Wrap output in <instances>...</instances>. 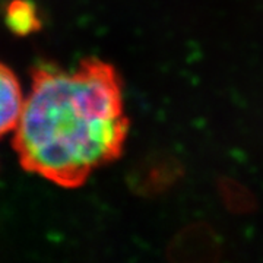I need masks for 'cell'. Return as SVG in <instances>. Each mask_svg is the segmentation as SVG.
<instances>
[{"mask_svg":"<svg viewBox=\"0 0 263 263\" xmlns=\"http://www.w3.org/2000/svg\"><path fill=\"white\" fill-rule=\"evenodd\" d=\"M13 133L25 168L66 187L84 183L117 158L126 141L127 117L114 69L98 60L40 69Z\"/></svg>","mask_w":263,"mask_h":263,"instance_id":"1","label":"cell"},{"mask_svg":"<svg viewBox=\"0 0 263 263\" xmlns=\"http://www.w3.org/2000/svg\"><path fill=\"white\" fill-rule=\"evenodd\" d=\"M25 92L18 78L0 63V136L15 130L24 108Z\"/></svg>","mask_w":263,"mask_h":263,"instance_id":"2","label":"cell"},{"mask_svg":"<svg viewBox=\"0 0 263 263\" xmlns=\"http://www.w3.org/2000/svg\"><path fill=\"white\" fill-rule=\"evenodd\" d=\"M6 24L19 35H28L40 27L37 9L27 0H13L6 9Z\"/></svg>","mask_w":263,"mask_h":263,"instance_id":"3","label":"cell"},{"mask_svg":"<svg viewBox=\"0 0 263 263\" xmlns=\"http://www.w3.org/2000/svg\"><path fill=\"white\" fill-rule=\"evenodd\" d=\"M222 195L226 199L227 205L231 206L233 211H249L253 206V199L237 183H228L222 184Z\"/></svg>","mask_w":263,"mask_h":263,"instance_id":"4","label":"cell"}]
</instances>
